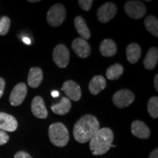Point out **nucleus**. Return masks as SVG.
<instances>
[{"instance_id":"nucleus-1","label":"nucleus","mask_w":158,"mask_h":158,"mask_svg":"<svg viewBox=\"0 0 158 158\" xmlns=\"http://www.w3.org/2000/svg\"><path fill=\"white\" fill-rule=\"evenodd\" d=\"M100 130V123L95 116L86 114L78 120L73 127V135L78 143L89 141Z\"/></svg>"},{"instance_id":"nucleus-2","label":"nucleus","mask_w":158,"mask_h":158,"mask_svg":"<svg viewBox=\"0 0 158 158\" xmlns=\"http://www.w3.org/2000/svg\"><path fill=\"white\" fill-rule=\"evenodd\" d=\"M114 141V133L110 128L103 127L90 140L89 148L94 155H102L110 149Z\"/></svg>"},{"instance_id":"nucleus-3","label":"nucleus","mask_w":158,"mask_h":158,"mask_svg":"<svg viewBox=\"0 0 158 158\" xmlns=\"http://www.w3.org/2000/svg\"><path fill=\"white\" fill-rule=\"evenodd\" d=\"M48 135L51 143L58 147H65L70 139L68 129L61 122H56L49 126Z\"/></svg>"},{"instance_id":"nucleus-4","label":"nucleus","mask_w":158,"mask_h":158,"mask_svg":"<svg viewBox=\"0 0 158 158\" xmlns=\"http://www.w3.org/2000/svg\"><path fill=\"white\" fill-rule=\"evenodd\" d=\"M66 18V10L61 4H56L48 10L47 13V22L51 27H56L64 22Z\"/></svg>"},{"instance_id":"nucleus-5","label":"nucleus","mask_w":158,"mask_h":158,"mask_svg":"<svg viewBox=\"0 0 158 158\" xmlns=\"http://www.w3.org/2000/svg\"><path fill=\"white\" fill-rule=\"evenodd\" d=\"M124 12L133 19H140L147 13V8L140 1H128L124 6Z\"/></svg>"},{"instance_id":"nucleus-6","label":"nucleus","mask_w":158,"mask_h":158,"mask_svg":"<svg viewBox=\"0 0 158 158\" xmlns=\"http://www.w3.org/2000/svg\"><path fill=\"white\" fill-rule=\"evenodd\" d=\"M135 100V96L129 89H121L114 94L112 100L116 107L123 108L129 106Z\"/></svg>"},{"instance_id":"nucleus-7","label":"nucleus","mask_w":158,"mask_h":158,"mask_svg":"<svg viewBox=\"0 0 158 158\" xmlns=\"http://www.w3.org/2000/svg\"><path fill=\"white\" fill-rule=\"evenodd\" d=\"M53 59L59 68H66L70 60V53L68 48L63 44L56 45L53 51Z\"/></svg>"},{"instance_id":"nucleus-8","label":"nucleus","mask_w":158,"mask_h":158,"mask_svg":"<svg viewBox=\"0 0 158 158\" xmlns=\"http://www.w3.org/2000/svg\"><path fill=\"white\" fill-rule=\"evenodd\" d=\"M117 12V7L116 5L112 2H106L100 6L97 12V16L100 22L102 23H108L112 19H114Z\"/></svg>"},{"instance_id":"nucleus-9","label":"nucleus","mask_w":158,"mask_h":158,"mask_svg":"<svg viewBox=\"0 0 158 158\" xmlns=\"http://www.w3.org/2000/svg\"><path fill=\"white\" fill-rule=\"evenodd\" d=\"M27 94V85L23 83L18 84L11 92L10 95V102L13 106H20L24 100Z\"/></svg>"},{"instance_id":"nucleus-10","label":"nucleus","mask_w":158,"mask_h":158,"mask_svg":"<svg viewBox=\"0 0 158 158\" xmlns=\"http://www.w3.org/2000/svg\"><path fill=\"white\" fill-rule=\"evenodd\" d=\"M62 90L64 91V94L68 96L69 100L73 101H78L81 98V91L79 85L73 81H67L63 84Z\"/></svg>"},{"instance_id":"nucleus-11","label":"nucleus","mask_w":158,"mask_h":158,"mask_svg":"<svg viewBox=\"0 0 158 158\" xmlns=\"http://www.w3.org/2000/svg\"><path fill=\"white\" fill-rule=\"evenodd\" d=\"M72 48L77 56L81 58H86L91 54V48L86 40L76 38L72 43Z\"/></svg>"},{"instance_id":"nucleus-12","label":"nucleus","mask_w":158,"mask_h":158,"mask_svg":"<svg viewBox=\"0 0 158 158\" xmlns=\"http://www.w3.org/2000/svg\"><path fill=\"white\" fill-rule=\"evenodd\" d=\"M31 110L35 116L39 118H46L48 110L45 108L44 100L40 96H36L33 99L31 105Z\"/></svg>"},{"instance_id":"nucleus-13","label":"nucleus","mask_w":158,"mask_h":158,"mask_svg":"<svg viewBox=\"0 0 158 158\" xmlns=\"http://www.w3.org/2000/svg\"><path fill=\"white\" fill-rule=\"evenodd\" d=\"M18 127V122L15 117L3 112H0V130L14 132Z\"/></svg>"},{"instance_id":"nucleus-14","label":"nucleus","mask_w":158,"mask_h":158,"mask_svg":"<svg viewBox=\"0 0 158 158\" xmlns=\"http://www.w3.org/2000/svg\"><path fill=\"white\" fill-rule=\"evenodd\" d=\"M131 132L134 136L141 139H147L150 136L149 127L140 120H135L131 124Z\"/></svg>"},{"instance_id":"nucleus-15","label":"nucleus","mask_w":158,"mask_h":158,"mask_svg":"<svg viewBox=\"0 0 158 158\" xmlns=\"http://www.w3.org/2000/svg\"><path fill=\"white\" fill-rule=\"evenodd\" d=\"M43 71L39 68H32L30 69L28 75V84L32 88H37L43 81Z\"/></svg>"},{"instance_id":"nucleus-16","label":"nucleus","mask_w":158,"mask_h":158,"mask_svg":"<svg viewBox=\"0 0 158 158\" xmlns=\"http://www.w3.org/2000/svg\"><path fill=\"white\" fill-rule=\"evenodd\" d=\"M106 81L102 76H96L91 80L89 84V90L93 95H97L106 88Z\"/></svg>"},{"instance_id":"nucleus-17","label":"nucleus","mask_w":158,"mask_h":158,"mask_svg":"<svg viewBox=\"0 0 158 158\" xmlns=\"http://www.w3.org/2000/svg\"><path fill=\"white\" fill-rule=\"evenodd\" d=\"M100 54L104 56L110 57L114 56L117 51L116 43L110 39L104 40L100 45Z\"/></svg>"},{"instance_id":"nucleus-18","label":"nucleus","mask_w":158,"mask_h":158,"mask_svg":"<svg viewBox=\"0 0 158 158\" xmlns=\"http://www.w3.org/2000/svg\"><path fill=\"white\" fill-rule=\"evenodd\" d=\"M126 55L128 62L135 64L141 56V48L137 43H130L126 48Z\"/></svg>"},{"instance_id":"nucleus-19","label":"nucleus","mask_w":158,"mask_h":158,"mask_svg":"<svg viewBox=\"0 0 158 158\" xmlns=\"http://www.w3.org/2000/svg\"><path fill=\"white\" fill-rule=\"evenodd\" d=\"M158 61V50L157 48L152 47L148 51L145 59L143 60V65L147 70H151L155 68Z\"/></svg>"},{"instance_id":"nucleus-20","label":"nucleus","mask_w":158,"mask_h":158,"mask_svg":"<svg viewBox=\"0 0 158 158\" xmlns=\"http://www.w3.org/2000/svg\"><path fill=\"white\" fill-rule=\"evenodd\" d=\"M71 102L68 98H62L60 102L57 104H54L51 106V110L54 114L58 115H65L70 111Z\"/></svg>"},{"instance_id":"nucleus-21","label":"nucleus","mask_w":158,"mask_h":158,"mask_svg":"<svg viewBox=\"0 0 158 158\" xmlns=\"http://www.w3.org/2000/svg\"><path fill=\"white\" fill-rule=\"evenodd\" d=\"M74 23L76 31L83 39L88 40L90 38V31L85 22V20L81 16H77L74 20Z\"/></svg>"},{"instance_id":"nucleus-22","label":"nucleus","mask_w":158,"mask_h":158,"mask_svg":"<svg viewBox=\"0 0 158 158\" xmlns=\"http://www.w3.org/2000/svg\"><path fill=\"white\" fill-rule=\"evenodd\" d=\"M144 24L147 31L153 36L158 37V21L153 15H149L144 20Z\"/></svg>"},{"instance_id":"nucleus-23","label":"nucleus","mask_w":158,"mask_h":158,"mask_svg":"<svg viewBox=\"0 0 158 158\" xmlns=\"http://www.w3.org/2000/svg\"><path fill=\"white\" fill-rule=\"evenodd\" d=\"M124 73V68L120 64H114L108 68L106 71V77L109 80H116Z\"/></svg>"},{"instance_id":"nucleus-24","label":"nucleus","mask_w":158,"mask_h":158,"mask_svg":"<svg viewBox=\"0 0 158 158\" xmlns=\"http://www.w3.org/2000/svg\"><path fill=\"white\" fill-rule=\"evenodd\" d=\"M148 113L152 117L157 118L158 117V98L157 96L152 97L148 101Z\"/></svg>"},{"instance_id":"nucleus-25","label":"nucleus","mask_w":158,"mask_h":158,"mask_svg":"<svg viewBox=\"0 0 158 158\" xmlns=\"http://www.w3.org/2000/svg\"><path fill=\"white\" fill-rule=\"evenodd\" d=\"M10 27V19L7 16H3L0 19V35H5L8 32Z\"/></svg>"},{"instance_id":"nucleus-26","label":"nucleus","mask_w":158,"mask_h":158,"mask_svg":"<svg viewBox=\"0 0 158 158\" xmlns=\"http://www.w3.org/2000/svg\"><path fill=\"white\" fill-rule=\"evenodd\" d=\"M94 2L92 0H79L78 2L79 6L83 10L89 11L92 7V3Z\"/></svg>"},{"instance_id":"nucleus-27","label":"nucleus","mask_w":158,"mask_h":158,"mask_svg":"<svg viewBox=\"0 0 158 158\" xmlns=\"http://www.w3.org/2000/svg\"><path fill=\"white\" fill-rule=\"evenodd\" d=\"M9 135L6 132L0 130V146L7 143L9 141Z\"/></svg>"},{"instance_id":"nucleus-28","label":"nucleus","mask_w":158,"mask_h":158,"mask_svg":"<svg viewBox=\"0 0 158 158\" xmlns=\"http://www.w3.org/2000/svg\"><path fill=\"white\" fill-rule=\"evenodd\" d=\"M14 158H32V157L29 153H27V152L20 151L15 154Z\"/></svg>"},{"instance_id":"nucleus-29","label":"nucleus","mask_w":158,"mask_h":158,"mask_svg":"<svg viewBox=\"0 0 158 158\" xmlns=\"http://www.w3.org/2000/svg\"><path fill=\"white\" fill-rule=\"evenodd\" d=\"M5 87V81L2 78H0V98L3 95L4 90Z\"/></svg>"},{"instance_id":"nucleus-30","label":"nucleus","mask_w":158,"mask_h":158,"mask_svg":"<svg viewBox=\"0 0 158 158\" xmlns=\"http://www.w3.org/2000/svg\"><path fill=\"white\" fill-rule=\"evenodd\" d=\"M149 158H158V150L157 149H155L152 152L151 154L149 155Z\"/></svg>"},{"instance_id":"nucleus-31","label":"nucleus","mask_w":158,"mask_h":158,"mask_svg":"<svg viewBox=\"0 0 158 158\" xmlns=\"http://www.w3.org/2000/svg\"><path fill=\"white\" fill-rule=\"evenodd\" d=\"M154 84H155V88L156 91L158 90V75H155V78H154Z\"/></svg>"},{"instance_id":"nucleus-32","label":"nucleus","mask_w":158,"mask_h":158,"mask_svg":"<svg viewBox=\"0 0 158 158\" xmlns=\"http://www.w3.org/2000/svg\"><path fill=\"white\" fill-rule=\"evenodd\" d=\"M51 95H52L53 98H58L59 95V93L58 91L54 90V91H53L52 92H51Z\"/></svg>"},{"instance_id":"nucleus-33","label":"nucleus","mask_w":158,"mask_h":158,"mask_svg":"<svg viewBox=\"0 0 158 158\" xmlns=\"http://www.w3.org/2000/svg\"><path fill=\"white\" fill-rule=\"evenodd\" d=\"M23 41L27 45H30V43H31V40L28 38V37H23Z\"/></svg>"},{"instance_id":"nucleus-34","label":"nucleus","mask_w":158,"mask_h":158,"mask_svg":"<svg viewBox=\"0 0 158 158\" xmlns=\"http://www.w3.org/2000/svg\"><path fill=\"white\" fill-rule=\"evenodd\" d=\"M29 2H39L38 1V0H35V1H34V0H29Z\"/></svg>"}]
</instances>
